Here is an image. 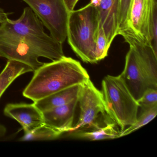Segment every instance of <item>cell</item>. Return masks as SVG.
<instances>
[{
	"mask_svg": "<svg viewBox=\"0 0 157 157\" xmlns=\"http://www.w3.org/2000/svg\"><path fill=\"white\" fill-rule=\"evenodd\" d=\"M3 20H2V18L1 17H0V23L2 21H3Z\"/></svg>",
	"mask_w": 157,
	"mask_h": 157,
	"instance_id": "24",
	"label": "cell"
},
{
	"mask_svg": "<svg viewBox=\"0 0 157 157\" xmlns=\"http://www.w3.org/2000/svg\"><path fill=\"white\" fill-rule=\"evenodd\" d=\"M101 92L106 113L120 127L121 132L136 123L138 104L119 75L105 77Z\"/></svg>",
	"mask_w": 157,
	"mask_h": 157,
	"instance_id": "5",
	"label": "cell"
},
{
	"mask_svg": "<svg viewBox=\"0 0 157 157\" xmlns=\"http://www.w3.org/2000/svg\"><path fill=\"white\" fill-rule=\"evenodd\" d=\"M156 13V0H131L125 25L118 35L122 36L126 43L134 41L151 46Z\"/></svg>",
	"mask_w": 157,
	"mask_h": 157,
	"instance_id": "6",
	"label": "cell"
},
{
	"mask_svg": "<svg viewBox=\"0 0 157 157\" xmlns=\"http://www.w3.org/2000/svg\"><path fill=\"white\" fill-rule=\"evenodd\" d=\"M33 76L23 95L33 102L71 86L82 84L90 79L81 63L65 56L43 66L34 71Z\"/></svg>",
	"mask_w": 157,
	"mask_h": 157,
	"instance_id": "1",
	"label": "cell"
},
{
	"mask_svg": "<svg viewBox=\"0 0 157 157\" xmlns=\"http://www.w3.org/2000/svg\"><path fill=\"white\" fill-rule=\"evenodd\" d=\"M6 132V128L4 126L0 124V136H4Z\"/></svg>",
	"mask_w": 157,
	"mask_h": 157,
	"instance_id": "21",
	"label": "cell"
},
{
	"mask_svg": "<svg viewBox=\"0 0 157 157\" xmlns=\"http://www.w3.org/2000/svg\"><path fill=\"white\" fill-rule=\"evenodd\" d=\"M99 28L103 29L107 44L110 47L118 35L120 0H101L97 5Z\"/></svg>",
	"mask_w": 157,
	"mask_h": 157,
	"instance_id": "10",
	"label": "cell"
},
{
	"mask_svg": "<svg viewBox=\"0 0 157 157\" xmlns=\"http://www.w3.org/2000/svg\"><path fill=\"white\" fill-rule=\"evenodd\" d=\"M137 101L141 110H146L157 105V90H147Z\"/></svg>",
	"mask_w": 157,
	"mask_h": 157,
	"instance_id": "18",
	"label": "cell"
},
{
	"mask_svg": "<svg viewBox=\"0 0 157 157\" xmlns=\"http://www.w3.org/2000/svg\"><path fill=\"white\" fill-rule=\"evenodd\" d=\"M81 88L82 84L73 85L34 102L33 103L43 113L47 110L67 104L78 98Z\"/></svg>",
	"mask_w": 157,
	"mask_h": 157,
	"instance_id": "13",
	"label": "cell"
},
{
	"mask_svg": "<svg viewBox=\"0 0 157 157\" xmlns=\"http://www.w3.org/2000/svg\"><path fill=\"white\" fill-rule=\"evenodd\" d=\"M99 29L98 11L90 2L81 9L69 12L68 43L77 56L86 63H97L95 50Z\"/></svg>",
	"mask_w": 157,
	"mask_h": 157,
	"instance_id": "4",
	"label": "cell"
},
{
	"mask_svg": "<svg viewBox=\"0 0 157 157\" xmlns=\"http://www.w3.org/2000/svg\"><path fill=\"white\" fill-rule=\"evenodd\" d=\"M113 120L78 132L71 133V137L90 140H101L120 137L121 131Z\"/></svg>",
	"mask_w": 157,
	"mask_h": 157,
	"instance_id": "12",
	"label": "cell"
},
{
	"mask_svg": "<svg viewBox=\"0 0 157 157\" xmlns=\"http://www.w3.org/2000/svg\"><path fill=\"white\" fill-rule=\"evenodd\" d=\"M8 13H6L3 9L0 8V17L4 20L6 17H8Z\"/></svg>",
	"mask_w": 157,
	"mask_h": 157,
	"instance_id": "22",
	"label": "cell"
},
{
	"mask_svg": "<svg viewBox=\"0 0 157 157\" xmlns=\"http://www.w3.org/2000/svg\"><path fill=\"white\" fill-rule=\"evenodd\" d=\"M79 0H64L65 5L69 12L72 11L74 10L76 4Z\"/></svg>",
	"mask_w": 157,
	"mask_h": 157,
	"instance_id": "20",
	"label": "cell"
},
{
	"mask_svg": "<svg viewBox=\"0 0 157 157\" xmlns=\"http://www.w3.org/2000/svg\"><path fill=\"white\" fill-rule=\"evenodd\" d=\"M0 33L19 40L39 57L55 61L65 56L62 44L45 32L42 22L29 7L17 20L8 17L0 23Z\"/></svg>",
	"mask_w": 157,
	"mask_h": 157,
	"instance_id": "2",
	"label": "cell"
},
{
	"mask_svg": "<svg viewBox=\"0 0 157 157\" xmlns=\"http://www.w3.org/2000/svg\"><path fill=\"white\" fill-rule=\"evenodd\" d=\"M100 1L101 0H91L90 3L95 7H97V5L99 4Z\"/></svg>",
	"mask_w": 157,
	"mask_h": 157,
	"instance_id": "23",
	"label": "cell"
},
{
	"mask_svg": "<svg viewBox=\"0 0 157 157\" xmlns=\"http://www.w3.org/2000/svg\"><path fill=\"white\" fill-rule=\"evenodd\" d=\"M78 102L80 109L79 117L77 124L68 133L71 134L100 124L109 118L101 92L90 79L82 84Z\"/></svg>",
	"mask_w": 157,
	"mask_h": 157,
	"instance_id": "8",
	"label": "cell"
},
{
	"mask_svg": "<svg viewBox=\"0 0 157 157\" xmlns=\"http://www.w3.org/2000/svg\"><path fill=\"white\" fill-rule=\"evenodd\" d=\"M78 98L69 103L43 112L44 124L56 130L68 133L73 127L75 110Z\"/></svg>",
	"mask_w": 157,
	"mask_h": 157,
	"instance_id": "11",
	"label": "cell"
},
{
	"mask_svg": "<svg viewBox=\"0 0 157 157\" xmlns=\"http://www.w3.org/2000/svg\"><path fill=\"white\" fill-rule=\"evenodd\" d=\"M131 2V0H120L118 33L125 25Z\"/></svg>",
	"mask_w": 157,
	"mask_h": 157,
	"instance_id": "19",
	"label": "cell"
},
{
	"mask_svg": "<svg viewBox=\"0 0 157 157\" xmlns=\"http://www.w3.org/2000/svg\"><path fill=\"white\" fill-rule=\"evenodd\" d=\"M0 57H2V55L1 53L0 52Z\"/></svg>",
	"mask_w": 157,
	"mask_h": 157,
	"instance_id": "25",
	"label": "cell"
},
{
	"mask_svg": "<svg viewBox=\"0 0 157 157\" xmlns=\"http://www.w3.org/2000/svg\"><path fill=\"white\" fill-rule=\"evenodd\" d=\"M62 135V132L44 124L32 132L25 133L24 136L19 140H52L59 138Z\"/></svg>",
	"mask_w": 157,
	"mask_h": 157,
	"instance_id": "15",
	"label": "cell"
},
{
	"mask_svg": "<svg viewBox=\"0 0 157 157\" xmlns=\"http://www.w3.org/2000/svg\"><path fill=\"white\" fill-rule=\"evenodd\" d=\"M33 72L28 65L14 60H8L6 66L0 73V98L9 86L18 77L27 73Z\"/></svg>",
	"mask_w": 157,
	"mask_h": 157,
	"instance_id": "14",
	"label": "cell"
},
{
	"mask_svg": "<svg viewBox=\"0 0 157 157\" xmlns=\"http://www.w3.org/2000/svg\"><path fill=\"white\" fill-rule=\"evenodd\" d=\"M129 49L119 75L136 101L149 89L157 90V56L151 46L128 42Z\"/></svg>",
	"mask_w": 157,
	"mask_h": 157,
	"instance_id": "3",
	"label": "cell"
},
{
	"mask_svg": "<svg viewBox=\"0 0 157 157\" xmlns=\"http://www.w3.org/2000/svg\"><path fill=\"white\" fill-rule=\"evenodd\" d=\"M28 4L50 36L60 44L67 38L69 12L64 0H22Z\"/></svg>",
	"mask_w": 157,
	"mask_h": 157,
	"instance_id": "7",
	"label": "cell"
},
{
	"mask_svg": "<svg viewBox=\"0 0 157 157\" xmlns=\"http://www.w3.org/2000/svg\"><path fill=\"white\" fill-rule=\"evenodd\" d=\"M109 48L103 29L102 27L99 28L95 50V59L97 62L107 56Z\"/></svg>",
	"mask_w": 157,
	"mask_h": 157,
	"instance_id": "17",
	"label": "cell"
},
{
	"mask_svg": "<svg viewBox=\"0 0 157 157\" xmlns=\"http://www.w3.org/2000/svg\"><path fill=\"white\" fill-rule=\"evenodd\" d=\"M157 114V105L144 110H141L139 116L137 117L136 123L125 128L121 132L120 137L126 136L140 128L151 121Z\"/></svg>",
	"mask_w": 157,
	"mask_h": 157,
	"instance_id": "16",
	"label": "cell"
},
{
	"mask_svg": "<svg viewBox=\"0 0 157 157\" xmlns=\"http://www.w3.org/2000/svg\"><path fill=\"white\" fill-rule=\"evenodd\" d=\"M4 114L17 121L24 133L32 132L44 124L43 113L34 103L9 104L4 108Z\"/></svg>",
	"mask_w": 157,
	"mask_h": 157,
	"instance_id": "9",
	"label": "cell"
}]
</instances>
